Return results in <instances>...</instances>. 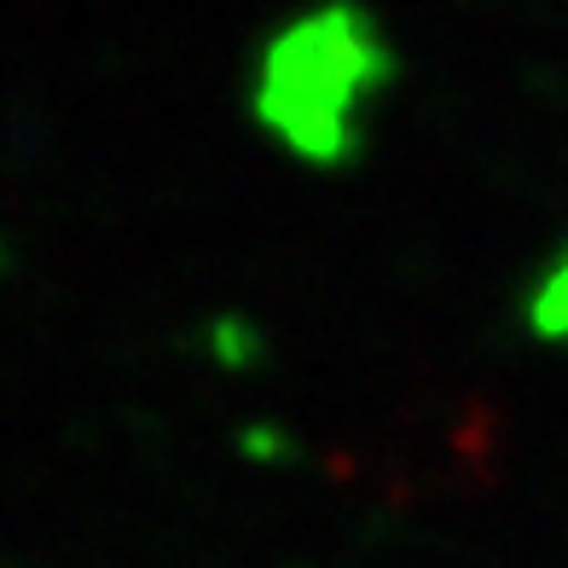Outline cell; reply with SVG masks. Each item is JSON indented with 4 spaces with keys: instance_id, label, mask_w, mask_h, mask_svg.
I'll return each instance as SVG.
<instances>
[{
    "instance_id": "obj_1",
    "label": "cell",
    "mask_w": 568,
    "mask_h": 568,
    "mask_svg": "<svg viewBox=\"0 0 568 568\" xmlns=\"http://www.w3.org/2000/svg\"><path fill=\"white\" fill-rule=\"evenodd\" d=\"M389 82V47L354 7H325L278 30L255 70V122L314 169H348L377 88Z\"/></svg>"
},
{
    "instance_id": "obj_2",
    "label": "cell",
    "mask_w": 568,
    "mask_h": 568,
    "mask_svg": "<svg viewBox=\"0 0 568 568\" xmlns=\"http://www.w3.org/2000/svg\"><path fill=\"white\" fill-rule=\"evenodd\" d=\"M523 320L539 343H568V244L534 273L523 296Z\"/></svg>"
}]
</instances>
